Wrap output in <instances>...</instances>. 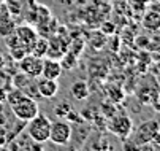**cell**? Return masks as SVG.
I'll return each instance as SVG.
<instances>
[{"mask_svg": "<svg viewBox=\"0 0 160 151\" xmlns=\"http://www.w3.org/2000/svg\"><path fill=\"white\" fill-rule=\"evenodd\" d=\"M70 94L75 100H86L89 97V86L86 81H75L72 86H70Z\"/></svg>", "mask_w": 160, "mask_h": 151, "instance_id": "12", "label": "cell"}, {"mask_svg": "<svg viewBox=\"0 0 160 151\" xmlns=\"http://www.w3.org/2000/svg\"><path fill=\"white\" fill-rule=\"evenodd\" d=\"M30 80H32L30 76H27L26 73L19 72V73H16V75L13 76V84H14V88H16V89H22Z\"/></svg>", "mask_w": 160, "mask_h": 151, "instance_id": "19", "label": "cell"}, {"mask_svg": "<svg viewBox=\"0 0 160 151\" xmlns=\"http://www.w3.org/2000/svg\"><path fill=\"white\" fill-rule=\"evenodd\" d=\"M158 121L157 119H148L141 122L138 127L132 131V142L135 148H140L143 145H149L152 140L158 138Z\"/></svg>", "mask_w": 160, "mask_h": 151, "instance_id": "1", "label": "cell"}, {"mask_svg": "<svg viewBox=\"0 0 160 151\" xmlns=\"http://www.w3.org/2000/svg\"><path fill=\"white\" fill-rule=\"evenodd\" d=\"M10 54H11V57L18 62V60H21L22 57H24L26 54H29V51L22 46V45H16V46L10 48Z\"/></svg>", "mask_w": 160, "mask_h": 151, "instance_id": "20", "label": "cell"}, {"mask_svg": "<svg viewBox=\"0 0 160 151\" xmlns=\"http://www.w3.org/2000/svg\"><path fill=\"white\" fill-rule=\"evenodd\" d=\"M65 119L68 121V122H73V124H79V122H82V118H81V115L78 113V112H75L73 108L68 112L67 115H65Z\"/></svg>", "mask_w": 160, "mask_h": 151, "instance_id": "22", "label": "cell"}, {"mask_svg": "<svg viewBox=\"0 0 160 151\" xmlns=\"http://www.w3.org/2000/svg\"><path fill=\"white\" fill-rule=\"evenodd\" d=\"M49 140L56 145H68L72 140V124L68 121L59 119L51 122L49 129Z\"/></svg>", "mask_w": 160, "mask_h": 151, "instance_id": "5", "label": "cell"}, {"mask_svg": "<svg viewBox=\"0 0 160 151\" xmlns=\"http://www.w3.org/2000/svg\"><path fill=\"white\" fill-rule=\"evenodd\" d=\"M108 129H109V132H112L121 140H127L133 131V122L125 113H121V115L112 116L108 121Z\"/></svg>", "mask_w": 160, "mask_h": 151, "instance_id": "4", "label": "cell"}, {"mask_svg": "<svg viewBox=\"0 0 160 151\" xmlns=\"http://www.w3.org/2000/svg\"><path fill=\"white\" fill-rule=\"evenodd\" d=\"M108 43V35H105L102 30H98V32H94L92 35L89 37V45L92 46L95 51H98V49H102L105 45Z\"/></svg>", "mask_w": 160, "mask_h": 151, "instance_id": "13", "label": "cell"}, {"mask_svg": "<svg viewBox=\"0 0 160 151\" xmlns=\"http://www.w3.org/2000/svg\"><path fill=\"white\" fill-rule=\"evenodd\" d=\"M67 53V43L63 41L62 37H52L49 41H48V53H46V57H51V59H60L63 54Z\"/></svg>", "mask_w": 160, "mask_h": 151, "instance_id": "10", "label": "cell"}, {"mask_svg": "<svg viewBox=\"0 0 160 151\" xmlns=\"http://www.w3.org/2000/svg\"><path fill=\"white\" fill-rule=\"evenodd\" d=\"M7 8H8L10 13L18 14L21 11V2L19 0H7Z\"/></svg>", "mask_w": 160, "mask_h": 151, "instance_id": "23", "label": "cell"}, {"mask_svg": "<svg viewBox=\"0 0 160 151\" xmlns=\"http://www.w3.org/2000/svg\"><path fill=\"white\" fill-rule=\"evenodd\" d=\"M72 108H73V107H72L70 102H68V100H62V102H59V105L54 107V113H56L59 118H65V115L70 112Z\"/></svg>", "mask_w": 160, "mask_h": 151, "instance_id": "18", "label": "cell"}, {"mask_svg": "<svg viewBox=\"0 0 160 151\" xmlns=\"http://www.w3.org/2000/svg\"><path fill=\"white\" fill-rule=\"evenodd\" d=\"M49 129H51V119L44 115H35L30 121H27V134L30 140L37 143H44L49 140Z\"/></svg>", "mask_w": 160, "mask_h": 151, "instance_id": "2", "label": "cell"}, {"mask_svg": "<svg viewBox=\"0 0 160 151\" xmlns=\"http://www.w3.org/2000/svg\"><path fill=\"white\" fill-rule=\"evenodd\" d=\"M14 27H16V24L13 23L10 18L0 19V35H2V37H7L11 32H14Z\"/></svg>", "mask_w": 160, "mask_h": 151, "instance_id": "17", "label": "cell"}, {"mask_svg": "<svg viewBox=\"0 0 160 151\" xmlns=\"http://www.w3.org/2000/svg\"><path fill=\"white\" fill-rule=\"evenodd\" d=\"M2 2H3V0H0V3H2Z\"/></svg>", "mask_w": 160, "mask_h": 151, "instance_id": "27", "label": "cell"}, {"mask_svg": "<svg viewBox=\"0 0 160 151\" xmlns=\"http://www.w3.org/2000/svg\"><path fill=\"white\" fill-rule=\"evenodd\" d=\"M10 105H11V110H13L14 116L18 119H21V121H24V122L30 121L35 115L40 113L37 100L29 97V96H26V94H22L16 102H13Z\"/></svg>", "mask_w": 160, "mask_h": 151, "instance_id": "3", "label": "cell"}, {"mask_svg": "<svg viewBox=\"0 0 160 151\" xmlns=\"http://www.w3.org/2000/svg\"><path fill=\"white\" fill-rule=\"evenodd\" d=\"M14 34L19 40V43L24 46L29 53L32 49V45L35 43V40L38 38L37 32L30 27V26H19V27H14Z\"/></svg>", "mask_w": 160, "mask_h": 151, "instance_id": "7", "label": "cell"}, {"mask_svg": "<svg viewBox=\"0 0 160 151\" xmlns=\"http://www.w3.org/2000/svg\"><path fill=\"white\" fill-rule=\"evenodd\" d=\"M100 30H102L105 35H112L114 32H116V24L111 23V21H109V23L106 21V23H103V24L100 26Z\"/></svg>", "mask_w": 160, "mask_h": 151, "instance_id": "24", "label": "cell"}, {"mask_svg": "<svg viewBox=\"0 0 160 151\" xmlns=\"http://www.w3.org/2000/svg\"><path fill=\"white\" fill-rule=\"evenodd\" d=\"M2 67H3V57L0 56V69H2Z\"/></svg>", "mask_w": 160, "mask_h": 151, "instance_id": "26", "label": "cell"}, {"mask_svg": "<svg viewBox=\"0 0 160 151\" xmlns=\"http://www.w3.org/2000/svg\"><path fill=\"white\" fill-rule=\"evenodd\" d=\"M144 16H143V26L144 29L151 30V32H157L160 27V14H158V8L154 7L152 10L146 8L144 10Z\"/></svg>", "mask_w": 160, "mask_h": 151, "instance_id": "11", "label": "cell"}, {"mask_svg": "<svg viewBox=\"0 0 160 151\" xmlns=\"http://www.w3.org/2000/svg\"><path fill=\"white\" fill-rule=\"evenodd\" d=\"M37 86H38V92H40L41 99H52L59 92L57 80H49V78H43L41 76V80L37 81Z\"/></svg>", "mask_w": 160, "mask_h": 151, "instance_id": "9", "label": "cell"}, {"mask_svg": "<svg viewBox=\"0 0 160 151\" xmlns=\"http://www.w3.org/2000/svg\"><path fill=\"white\" fill-rule=\"evenodd\" d=\"M22 92H24L26 96H29V97H32V99H35L37 102H38V99H41V96H40V92H38V86H37V81H35V78H32L24 88L21 89Z\"/></svg>", "mask_w": 160, "mask_h": 151, "instance_id": "16", "label": "cell"}, {"mask_svg": "<svg viewBox=\"0 0 160 151\" xmlns=\"http://www.w3.org/2000/svg\"><path fill=\"white\" fill-rule=\"evenodd\" d=\"M59 62H60V65H62V69H63V70H72V69H75V67H76L78 56H76V54H73L72 51H70V53L67 51V53L59 59Z\"/></svg>", "mask_w": 160, "mask_h": 151, "instance_id": "15", "label": "cell"}, {"mask_svg": "<svg viewBox=\"0 0 160 151\" xmlns=\"http://www.w3.org/2000/svg\"><path fill=\"white\" fill-rule=\"evenodd\" d=\"M7 89H3V88H0V102H5L7 100Z\"/></svg>", "mask_w": 160, "mask_h": 151, "instance_id": "25", "label": "cell"}, {"mask_svg": "<svg viewBox=\"0 0 160 151\" xmlns=\"http://www.w3.org/2000/svg\"><path fill=\"white\" fill-rule=\"evenodd\" d=\"M132 8L138 13H143L146 8H149V0H128Z\"/></svg>", "mask_w": 160, "mask_h": 151, "instance_id": "21", "label": "cell"}, {"mask_svg": "<svg viewBox=\"0 0 160 151\" xmlns=\"http://www.w3.org/2000/svg\"><path fill=\"white\" fill-rule=\"evenodd\" d=\"M62 72H63V69H62L60 62L57 59H51V57L43 59V67H41V76L43 78L59 80Z\"/></svg>", "mask_w": 160, "mask_h": 151, "instance_id": "8", "label": "cell"}, {"mask_svg": "<svg viewBox=\"0 0 160 151\" xmlns=\"http://www.w3.org/2000/svg\"><path fill=\"white\" fill-rule=\"evenodd\" d=\"M19 64V70L22 73H26L30 78H38L41 76V67H43V57H38L32 53L26 54L21 60H18Z\"/></svg>", "mask_w": 160, "mask_h": 151, "instance_id": "6", "label": "cell"}, {"mask_svg": "<svg viewBox=\"0 0 160 151\" xmlns=\"http://www.w3.org/2000/svg\"><path fill=\"white\" fill-rule=\"evenodd\" d=\"M30 53L35 54V56H38V57H44V56H46V53H48V40L44 38V37L43 38H37L35 43L32 45Z\"/></svg>", "mask_w": 160, "mask_h": 151, "instance_id": "14", "label": "cell"}]
</instances>
